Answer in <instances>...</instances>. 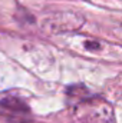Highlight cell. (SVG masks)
I'll list each match as a JSON object with an SVG mask.
<instances>
[{"mask_svg": "<svg viewBox=\"0 0 122 123\" xmlns=\"http://www.w3.org/2000/svg\"><path fill=\"white\" fill-rule=\"evenodd\" d=\"M0 119L6 123H30L32 113L22 99L6 97L0 100Z\"/></svg>", "mask_w": 122, "mask_h": 123, "instance_id": "obj_1", "label": "cell"}, {"mask_svg": "<svg viewBox=\"0 0 122 123\" xmlns=\"http://www.w3.org/2000/svg\"><path fill=\"white\" fill-rule=\"evenodd\" d=\"M78 123H111V122H78Z\"/></svg>", "mask_w": 122, "mask_h": 123, "instance_id": "obj_2", "label": "cell"}]
</instances>
